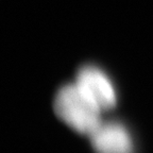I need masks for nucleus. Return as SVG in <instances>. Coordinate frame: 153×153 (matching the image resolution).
Masks as SVG:
<instances>
[{
	"mask_svg": "<svg viewBox=\"0 0 153 153\" xmlns=\"http://www.w3.org/2000/svg\"><path fill=\"white\" fill-rule=\"evenodd\" d=\"M54 111L63 121L81 134L91 135L102 123V111L76 83L59 89L54 98Z\"/></svg>",
	"mask_w": 153,
	"mask_h": 153,
	"instance_id": "nucleus-1",
	"label": "nucleus"
},
{
	"mask_svg": "<svg viewBox=\"0 0 153 153\" xmlns=\"http://www.w3.org/2000/svg\"><path fill=\"white\" fill-rule=\"evenodd\" d=\"M76 84L101 111H108L117 103L116 91L104 72L95 66L86 65L76 74Z\"/></svg>",
	"mask_w": 153,
	"mask_h": 153,
	"instance_id": "nucleus-2",
	"label": "nucleus"
},
{
	"mask_svg": "<svg viewBox=\"0 0 153 153\" xmlns=\"http://www.w3.org/2000/svg\"><path fill=\"white\" fill-rule=\"evenodd\" d=\"M91 137L97 153H134L131 135L119 122H102Z\"/></svg>",
	"mask_w": 153,
	"mask_h": 153,
	"instance_id": "nucleus-3",
	"label": "nucleus"
}]
</instances>
